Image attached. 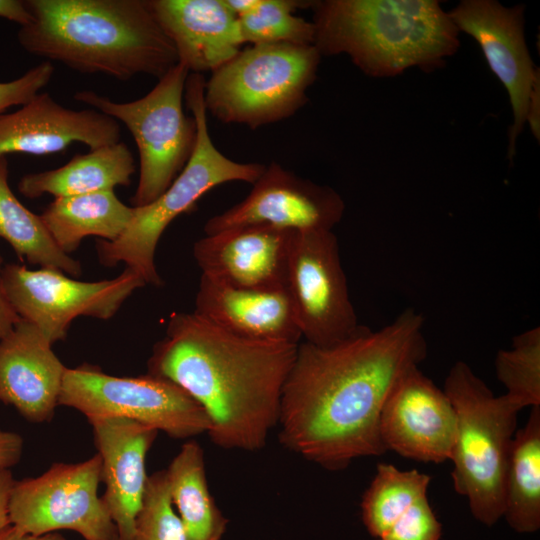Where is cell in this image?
Listing matches in <instances>:
<instances>
[{"label": "cell", "mask_w": 540, "mask_h": 540, "mask_svg": "<svg viewBox=\"0 0 540 540\" xmlns=\"http://www.w3.org/2000/svg\"><path fill=\"white\" fill-rule=\"evenodd\" d=\"M224 2L239 18L252 12L260 3V0H224Z\"/></svg>", "instance_id": "cell-39"}, {"label": "cell", "mask_w": 540, "mask_h": 540, "mask_svg": "<svg viewBox=\"0 0 540 540\" xmlns=\"http://www.w3.org/2000/svg\"><path fill=\"white\" fill-rule=\"evenodd\" d=\"M53 74L52 62L43 61L14 80L0 82V114L27 103L50 82Z\"/></svg>", "instance_id": "cell-32"}, {"label": "cell", "mask_w": 540, "mask_h": 540, "mask_svg": "<svg viewBox=\"0 0 540 540\" xmlns=\"http://www.w3.org/2000/svg\"><path fill=\"white\" fill-rule=\"evenodd\" d=\"M456 430L450 399L418 367L398 380L380 415L379 433L386 452L422 462L450 460Z\"/></svg>", "instance_id": "cell-15"}, {"label": "cell", "mask_w": 540, "mask_h": 540, "mask_svg": "<svg viewBox=\"0 0 540 540\" xmlns=\"http://www.w3.org/2000/svg\"><path fill=\"white\" fill-rule=\"evenodd\" d=\"M431 477L417 469L400 470L380 463L361 501L368 533L381 537L416 501L426 496Z\"/></svg>", "instance_id": "cell-27"}, {"label": "cell", "mask_w": 540, "mask_h": 540, "mask_svg": "<svg viewBox=\"0 0 540 540\" xmlns=\"http://www.w3.org/2000/svg\"><path fill=\"white\" fill-rule=\"evenodd\" d=\"M295 231L245 226L205 235L193 246L202 276L239 288H285L289 246Z\"/></svg>", "instance_id": "cell-18"}, {"label": "cell", "mask_w": 540, "mask_h": 540, "mask_svg": "<svg viewBox=\"0 0 540 540\" xmlns=\"http://www.w3.org/2000/svg\"><path fill=\"white\" fill-rule=\"evenodd\" d=\"M188 69L177 63L145 96L116 102L90 90L74 94L76 101L122 122L139 154V179L130 202L142 207L156 200L190 159L197 139L193 116L183 110Z\"/></svg>", "instance_id": "cell-8"}, {"label": "cell", "mask_w": 540, "mask_h": 540, "mask_svg": "<svg viewBox=\"0 0 540 540\" xmlns=\"http://www.w3.org/2000/svg\"><path fill=\"white\" fill-rule=\"evenodd\" d=\"M3 259L0 254V341L21 319L11 305L2 282Z\"/></svg>", "instance_id": "cell-34"}, {"label": "cell", "mask_w": 540, "mask_h": 540, "mask_svg": "<svg viewBox=\"0 0 540 540\" xmlns=\"http://www.w3.org/2000/svg\"><path fill=\"white\" fill-rule=\"evenodd\" d=\"M115 540H120V539H119V537H118V538H116Z\"/></svg>", "instance_id": "cell-40"}, {"label": "cell", "mask_w": 540, "mask_h": 540, "mask_svg": "<svg viewBox=\"0 0 540 540\" xmlns=\"http://www.w3.org/2000/svg\"><path fill=\"white\" fill-rule=\"evenodd\" d=\"M503 517L518 533L540 528V406L512 439L504 488Z\"/></svg>", "instance_id": "cell-25"}, {"label": "cell", "mask_w": 540, "mask_h": 540, "mask_svg": "<svg viewBox=\"0 0 540 540\" xmlns=\"http://www.w3.org/2000/svg\"><path fill=\"white\" fill-rule=\"evenodd\" d=\"M526 122L537 141L540 139V76L534 81L527 111Z\"/></svg>", "instance_id": "cell-37"}, {"label": "cell", "mask_w": 540, "mask_h": 540, "mask_svg": "<svg viewBox=\"0 0 540 540\" xmlns=\"http://www.w3.org/2000/svg\"><path fill=\"white\" fill-rule=\"evenodd\" d=\"M158 24L190 73L213 72L244 44L238 18L224 0H148Z\"/></svg>", "instance_id": "cell-20"}, {"label": "cell", "mask_w": 540, "mask_h": 540, "mask_svg": "<svg viewBox=\"0 0 540 540\" xmlns=\"http://www.w3.org/2000/svg\"><path fill=\"white\" fill-rule=\"evenodd\" d=\"M52 345L23 319L0 341V401L32 423L49 422L59 406L67 367Z\"/></svg>", "instance_id": "cell-19"}, {"label": "cell", "mask_w": 540, "mask_h": 540, "mask_svg": "<svg viewBox=\"0 0 540 540\" xmlns=\"http://www.w3.org/2000/svg\"><path fill=\"white\" fill-rule=\"evenodd\" d=\"M0 540H67L58 532L41 536L30 535L22 532L11 524L0 530Z\"/></svg>", "instance_id": "cell-38"}, {"label": "cell", "mask_w": 540, "mask_h": 540, "mask_svg": "<svg viewBox=\"0 0 540 540\" xmlns=\"http://www.w3.org/2000/svg\"><path fill=\"white\" fill-rule=\"evenodd\" d=\"M524 11L523 4L506 7L495 0H462L448 12L459 32L479 44L490 69L508 92L513 116L508 130L511 162L526 124L531 90L539 76L525 39Z\"/></svg>", "instance_id": "cell-14"}, {"label": "cell", "mask_w": 540, "mask_h": 540, "mask_svg": "<svg viewBox=\"0 0 540 540\" xmlns=\"http://www.w3.org/2000/svg\"><path fill=\"white\" fill-rule=\"evenodd\" d=\"M100 483L99 454L78 463L57 462L37 477L15 480L10 524L35 536L71 530L85 540H115L117 528L98 494Z\"/></svg>", "instance_id": "cell-10"}, {"label": "cell", "mask_w": 540, "mask_h": 540, "mask_svg": "<svg viewBox=\"0 0 540 540\" xmlns=\"http://www.w3.org/2000/svg\"><path fill=\"white\" fill-rule=\"evenodd\" d=\"M298 344L233 335L192 313H172L148 373L182 388L204 410L223 449L257 451L277 426Z\"/></svg>", "instance_id": "cell-2"}, {"label": "cell", "mask_w": 540, "mask_h": 540, "mask_svg": "<svg viewBox=\"0 0 540 540\" xmlns=\"http://www.w3.org/2000/svg\"><path fill=\"white\" fill-rule=\"evenodd\" d=\"M169 493L186 540H222L228 519L210 493L204 452L188 440L166 469Z\"/></svg>", "instance_id": "cell-24"}, {"label": "cell", "mask_w": 540, "mask_h": 540, "mask_svg": "<svg viewBox=\"0 0 540 540\" xmlns=\"http://www.w3.org/2000/svg\"><path fill=\"white\" fill-rule=\"evenodd\" d=\"M60 405L79 411L87 419L127 418L174 439H190L210 430L209 418L189 394L150 373L118 377L89 364L67 368Z\"/></svg>", "instance_id": "cell-9"}, {"label": "cell", "mask_w": 540, "mask_h": 540, "mask_svg": "<svg viewBox=\"0 0 540 540\" xmlns=\"http://www.w3.org/2000/svg\"><path fill=\"white\" fill-rule=\"evenodd\" d=\"M495 372L506 396L521 409L540 406V327L516 336L510 349L495 356Z\"/></svg>", "instance_id": "cell-29"}, {"label": "cell", "mask_w": 540, "mask_h": 540, "mask_svg": "<svg viewBox=\"0 0 540 540\" xmlns=\"http://www.w3.org/2000/svg\"><path fill=\"white\" fill-rule=\"evenodd\" d=\"M285 289L304 341L331 346L362 328L349 297L333 231L293 232Z\"/></svg>", "instance_id": "cell-11"}, {"label": "cell", "mask_w": 540, "mask_h": 540, "mask_svg": "<svg viewBox=\"0 0 540 540\" xmlns=\"http://www.w3.org/2000/svg\"><path fill=\"white\" fill-rule=\"evenodd\" d=\"M441 535L442 524L425 496L416 501L376 540H440Z\"/></svg>", "instance_id": "cell-31"}, {"label": "cell", "mask_w": 540, "mask_h": 540, "mask_svg": "<svg viewBox=\"0 0 540 540\" xmlns=\"http://www.w3.org/2000/svg\"><path fill=\"white\" fill-rule=\"evenodd\" d=\"M193 312L247 339L293 344H299L302 339L285 288H239L201 275Z\"/></svg>", "instance_id": "cell-21"}, {"label": "cell", "mask_w": 540, "mask_h": 540, "mask_svg": "<svg viewBox=\"0 0 540 540\" xmlns=\"http://www.w3.org/2000/svg\"><path fill=\"white\" fill-rule=\"evenodd\" d=\"M133 540H186L171 502L166 469L148 476Z\"/></svg>", "instance_id": "cell-30"}, {"label": "cell", "mask_w": 540, "mask_h": 540, "mask_svg": "<svg viewBox=\"0 0 540 540\" xmlns=\"http://www.w3.org/2000/svg\"><path fill=\"white\" fill-rule=\"evenodd\" d=\"M310 8L320 55L346 54L370 77L433 71L460 46L459 30L435 0H320Z\"/></svg>", "instance_id": "cell-4"}, {"label": "cell", "mask_w": 540, "mask_h": 540, "mask_svg": "<svg viewBox=\"0 0 540 540\" xmlns=\"http://www.w3.org/2000/svg\"><path fill=\"white\" fill-rule=\"evenodd\" d=\"M444 392L457 418L450 460L454 490L468 499L473 517L491 527L503 517L511 442L521 408L496 397L464 361L449 370Z\"/></svg>", "instance_id": "cell-6"}, {"label": "cell", "mask_w": 540, "mask_h": 540, "mask_svg": "<svg viewBox=\"0 0 540 540\" xmlns=\"http://www.w3.org/2000/svg\"><path fill=\"white\" fill-rule=\"evenodd\" d=\"M14 482L11 469L0 470V530L10 525L8 505Z\"/></svg>", "instance_id": "cell-35"}, {"label": "cell", "mask_w": 540, "mask_h": 540, "mask_svg": "<svg viewBox=\"0 0 540 540\" xmlns=\"http://www.w3.org/2000/svg\"><path fill=\"white\" fill-rule=\"evenodd\" d=\"M101 458V496L120 540H133L148 476L146 456L158 432L145 424L121 417L87 419Z\"/></svg>", "instance_id": "cell-17"}, {"label": "cell", "mask_w": 540, "mask_h": 540, "mask_svg": "<svg viewBox=\"0 0 540 540\" xmlns=\"http://www.w3.org/2000/svg\"><path fill=\"white\" fill-rule=\"evenodd\" d=\"M0 18L23 26L30 21L24 0H0Z\"/></svg>", "instance_id": "cell-36"}, {"label": "cell", "mask_w": 540, "mask_h": 540, "mask_svg": "<svg viewBox=\"0 0 540 540\" xmlns=\"http://www.w3.org/2000/svg\"><path fill=\"white\" fill-rule=\"evenodd\" d=\"M252 185L242 201L206 221L205 235L245 226L332 231L344 215L345 203L337 191L301 178L276 162L266 166Z\"/></svg>", "instance_id": "cell-13"}, {"label": "cell", "mask_w": 540, "mask_h": 540, "mask_svg": "<svg viewBox=\"0 0 540 540\" xmlns=\"http://www.w3.org/2000/svg\"><path fill=\"white\" fill-rule=\"evenodd\" d=\"M205 78L189 73L185 100L197 125L194 151L171 185L153 202L133 207L132 218L115 241H97L99 262L113 267L124 263L146 284L162 285L155 265L158 242L168 225L183 213H190L198 200L214 187L234 181L254 184L265 170L261 163H240L222 154L213 144L204 104Z\"/></svg>", "instance_id": "cell-5"}, {"label": "cell", "mask_w": 540, "mask_h": 540, "mask_svg": "<svg viewBox=\"0 0 540 540\" xmlns=\"http://www.w3.org/2000/svg\"><path fill=\"white\" fill-rule=\"evenodd\" d=\"M136 171L129 147L114 144L76 154L65 165L24 175L18 182L19 192L30 199L50 194L55 198L114 191L128 186Z\"/></svg>", "instance_id": "cell-22"}, {"label": "cell", "mask_w": 540, "mask_h": 540, "mask_svg": "<svg viewBox=\"0 0 540 540\" xmlns=\"http://www.w3.org/2000/svg\"><path fill=\"white\" fill-rule=\"evenodd\" d=\"M30 21L17 39L29 54L81 73L125 81L161 78L178 63L148 0H24Z\"/></svg>", "instance_id": "cell-3"}, {"label": "cell", "mask_w": 540, "mask_h": 540, "mask_svg": "<svg viewBox=\"0 0 540 540\" xmlns=\"http://www.w3.org/2000/svg\"><path fill=\"white\" fill-rule=\"evenodd\" d=\"M311 4L312 1L301 0H260L252 12L238 18L244 43L314 45L312 21L294 14Z\"/></svg>", "instance_id": "cell-28"}, {"label": "cell", "mask_w": 540, "mask_h": 540, "mask_svg": "<svg viewBox=\"0 0 540 540\" xmlns=\"http://www.w3.org/2000/svg\"><path fill=\"white\" fill-rule=\"evenodd\" d=\"M118 121L92 108L74 110L47 92L11 113L0 114V156L49 155L79 142L91 150L120 141Z\"/></svg>", "instance_id": "cell-16"}, {"label": "cell", "mask_w": 540, "mask_h": 540, "mask_svg": "<svg viewBox=\"0 0 540 540\" xmlns=\"http://www.w3.org/2000/svg\"><path fill=\"white\" fill-rule=\"evenodd\" d=\"M23 438L13 431L0 428V470L17 465L23 454Z\"/></svg>", "instance_id": "cell-33"}, {"label": "cell", "mask_w": 540, "mask_h": 540, "mask_svg": "<svg viewBox=\"0 0 540 540\" xmlns=\"http://www.w3.org/2000/svg\"><path fill=\"white\" fill-rule=\"evenodd\" d=\"M2 282L18 316L35 325L52 344L65 339L79 316L112 318L135 290L146 285L128 267L113 279L84 282L56 269L30 270L20 264L5 265Z\"/></svg>", "instance_id": "cell-12"}, {"label": "cell", "mask_w": 540, "mask_h": 540, "mask_svg": "<svg viewBox=\"0 0 540 540\" xmlns=\"http://www.w3.org/2000/svg\"><path fill=\"white\" fill-rule=\"evenodd\" d=\"M424 318L407 308L377 331L366 326L331 346L298 344L285 381L281 444L324 469L380 456L379 422L398 380L426 358Z\"/></svg>", "instance_id": "cell-1"}, {"label": "cell", "mask_w": 540, "mask_h": 540, "mask_svg": "<svg viewBox=\"0 0 540 540\" xmlns=\"http://www.w3.org/2000/svg\"><path fill=\"white\" fill-rule=\"evenodd\" d=\"M8 172L7 157L0 156V238L9 243L21 261L80 276V263L56 245L40 215L17 199L9 186Z\"/></svg>", "instance_id": "cell-26"}, {"label": "cell", "mask_w": 540, "mask_h": 540, "mask_svg": "<svg viewBox=\"0 0 540 540\" xmlns=\"http://www.w3.org/2000/svg\"><path fill=\"white\" fill-rule=\"evenodd\" d=\"M132 215L133 207L114 191H102L54 198L40 217L56 245L69 255L89 236L115 241Z\"/></svg>", "instance_id": "cell-23"}, {"label": "cell", "mask_w": 540, "mask_h": 540, "mask_svg": "<svg viewBox=\"0 0 540 540\" xmlns=\"http://www.w3.org/2000/svg\"><path fill=\"white\" fill-rule=\"evenodd\" d=\"M321 55L314 45L254 44L205 81L206 111L250 129L282 121L308 102Z\"/></svg>", "instance_id": "cell-7"}]
</instances>
